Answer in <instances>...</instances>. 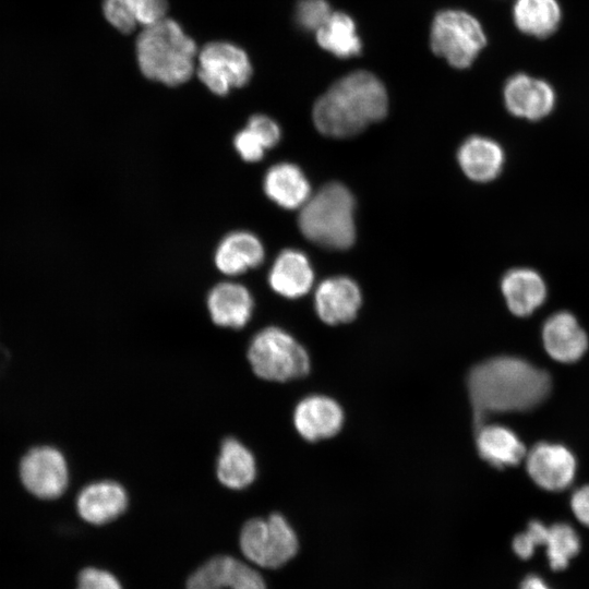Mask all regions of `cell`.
I'll return each instance as SVG.
<instances>
[{
  "label": "cell",
  "instance_id": "24",
  "mask_svg": "<svg viewBox=\"0 0 589 589\" xmlns=\"http://www.w3.org/2000/svg\"><path fill=\"white\" fill-rule=\"evenodd\" d=\"M513 15L522 33L544 38L558 27L561 9L556 0H516Z\"/></svg>",
  "mask_w": 589,
  "mask_h": 589
},
{
  "label": "cell",
  "instance_id": "1",
  "mask_svg": "<svg viewBox=\"0 0 589 589\" xmlns=\"http://www.w3.org/2000/svg\"><path fill=\"white\" fill-rule=\"evenodd\" d=\"M467 387L477 429L492 414L534 409L550 395L552 381L527 360L501 356L476 364Z\"/></svg>",
  "mask_w": 589,
  "mask_h": 589
},
{
  "label": "cell",
  "instance_id": "25",
  "mask_svg": "<svg viewBox=\"0 0 589 589\" xmlns=\"http://www.w3.org/2000/svg\"><path fill=\"white\" fill-rule=\"evenodd\" d=\"M318 45L339 58L359 55L361 41L352 19L341 12H333L327 22L316 32Z\"/></svg>",
  "mask_w": 589,
  "mask_h": 589
},
{
  "label": "cell",
  "instance_id": "8",
  "mask_svg": "<svg viewBox=\"0 0 589 589\" xmlns=\"http://www.w3.org/2000/svg\"><path fill=\"white\" fill-rule=\"evenodd\" d=\"M197 76L214 94L227 95L230 89L244 86L252 74L244 50L227 41L205 45L197 53Z\"/></svg>",
  "mask_w": 589,
  "mask_h": 589
},
{
  "label": "cell",
  "instance_id": "30",
  "mask_svg": "<svg viewBox=\"0 0 589 589\" xmlns=\"http://www.w3.org/2000/svg\"><path fill=\"white\" fill-rule=\"evenodd\" d=\"M325 0H301L296 11V20L301 28L317 32L332 15Z\"/></svg>",
  "mask_w": 589,
  "mask_h": 589
},
{
  "label": "cell",
  "instance_id": "27",
  "mask_svg": "<svg viewBox=\"0 0 589 589\" xmlns=\"http://www.w3.org/2000/svg\"><path fill=\"white\" fill-rule=\"evenodd\" d=\"M225 579L229 589H266L254 568L231 556H225Z\"/></svg>",
  "mask_w": 589,
  "mask_h": 589
},
{
  "label": "cell",
  "instance_id": "23",
  "mask_svg": "<svg viewBox=\"0 0 589 589\" xmlns=\"http://www.w3.org/2000/svg\"><path fill=\"white\" fill-rule=\"evenodd\" d=\"M216 474L223 485L233 490L244 489L256 477L255 458L241 442L228 437L220 446Z\"/></svg>",
  "mask_w": 589,
  "mask_h": 589
},
{
  "label": "cell",
  "instance_id": "31",
  "mask_svg": "<svg viewBox=\"0 0 589 589\" xmlns=\"http://www.w3.org/2000/svg\"><path fill=\"white\" fill-rule=\"evenodd\" d=\"M233 144L241 158L249 163L262 159L266 149L260 139L248 127L236 134Z\"/></svg>",
  "mask_w": 589,
  "mask_h": 589
},
{
  "label": "cell",
  "instance_id": "28",
  "mask_svg": "<svg viewBox=\"0 0 589 589\" xmlns=\"http://www.w3.org/2000/svg\"><path fill=\"white\" fill-rule=\"evenodd\" d=\"M549 527L540 520H531L526 530L515 536L512 542L514 553L521 560L533 556L537 548L544 546Z\"/></svg>",
  "mask_w": 589,
  "mask_h": 589
},
{
  "label": "cell",
  "instance_id": "9",
  "mask_svg": "<svg viewBox=\"0 0 589 589\" xmlns=\"http://www.w3.org/2000/svg\"><path fill=\"white\" fill-rule=\"evenodd\" d=\"M20 473L24 486L35 496L46 500L59 497L69 481L63 455L49 446L29 450L22 459Z\"/></svg>",
  "mask_w": 589,
  "mask_h": 589
},
{
  "label": "cell",
  "instance_id": "15",
  "mask_svg": "<svg viewBox=\"0 0 589 589\" xmlns=\"http://www.w3.org/2000/svg\"><path fill=\"white\" fill-rule=\"evenodd\" d=\"M128 506V495L118 482L104 480L85 486L76 498L79 515L93 525H104L120 516Z\"/></svg>",
  "mask_w": 589,
  "mask_h": 589
},
{
  "label": "cell",
  "instance_id": "2",
  "mask_svg": "<svg viewBox=\"0 0 589 589\" xmlns=\"http://www.w3.org/2000/svg\"><path fill=\"white\" fill-rule=\"evenodd\" d=\"M387 106L382 82L370 72L357 71L335 82L317 99L312 117L322 134L348 137L383 119Z\"/></svg>",
  "mask_w": 589,
  "mask_h": 589
},
{
  "label": "cell",
  "instance_id": "14",
  "mask_svg": "<svg viewBox=\"0 0 589 589\" xmlns=\"http://www.w3.org/2000/svg\"><path fill=\"white\" fill-rule=\"evenodd\" d=\"M342 422V409L326 396H309L297 405L293 412L298 433L309 442L334 436L341 429Z\"/></svg>",
  "mask_w": 589,
  "mask_h": 589
},
{
  "label": "cell",
  "instance_id": "35",
  "mask_svg": "<svg viewBox=\"0 0 589 589\" xmlns=\"http://www.w3.org/2000/svg\"><path fill=\"white\" fill-rule=\"evenodd\" d=\"M187 589H223L215 557L191 575Z\"/></svg>",
  "mask_w": 589,
  "mask_h": 589
},
{
  "label": "cell",
  "instance_id": "6",
  "mask_svg": "<svg viewBox=\"0 0 589 589\" xmlns=\"http://www.w3.org/2000/svg\"><path fill=\"white\" fill-rule=\"evenodd\" d=\"M485 41L480 23L465 11H442L433 20L431 48L454 68H468Z\"/></svg>",
  "mask_w": 589,
  "mask_h": 589
},
{
  "label": "cell",
  "instance_id": "20",
  "mask_svg": "<svg viewBox=\"0 0 589 589\" xmlns=\"http://www.w3.org/2000/svg\"><path fill=\"white\" fill-rule=\"evenodd\" d=\"M457 159L464 173L476 182H489L502 171L505 155L501 145L489 137H468L459 147Z\"/></svg>",
  "mask_w": 589,
  "mask_h": 589
},
{
  "label": "cell",
  "instance_id": "34",
  "mask_svg": "<svg viewBox=\"0 0 589 589\" xmlns=\"http://www.w3.org/2000/svg\"><path fill=\"white\" fill-rule=\"evenodd\" d=\"M137 24L151 26L166 19L167 0H134Z\"/></svg>",
  "mask_w": 589,
  "mask_h": 589
},
{
  "label": "cell",
  "instance_id": "16",
  "mask_svg": "<svg viewBox=\"0 0 589 589\" xmlns=\"http://www.w3.org/2000/svg\"><path fill=\"white\" fill-rule=\"evenodd\" d=\"M501 289L508 310L520 317L531 315L546 298L543 278L528 267L508 271L502 278Z\"/></svg>",
  "mask_w": 589,
  "mask_h": 589
},
{
  "label": "cell",
  "instance_id": "32",
  "mask_svg": "<svg viewBox=\"0 0 589 589\" xmlns=\"http://www.w3.org/2000/svg\"><path fill=\"white\" fill-rule=\"evenodd\" d=\"M247 127L260 139L266 149L274 147L280 140L279 125L267 116H252Z\"/></svg>",
  "mask_w": 589,
  "mask_h": 589
},
{
  "label": "cell",
  "instance_id": "33",
  "mask_svg": "<svg viewBox=\"0 0 589 589\" xmlns=\"http://www.w3.org/2000/svg\"><path fill=\"white\" fill-rule=\"evenodd\" d=\"M76 589H122L119 580L109 572L88 567L77 577Z\"/></svg>",
  "mask_w": 589,
  "mask_h": 589
},
{
  "label": "cell",
  "instance_id": "17",
  "mask_svg": "<svg viewBox=\"0 0 589 589\" xmlns=\"http://www.w3.org/2000/svg\"><path fill=\"white\" fill-rule=\"evenodd\" d=\"M313 280L314 274L308 256L294 249L280 252L268 273L272 289L289 299L308 293Z\"/></svg>",
  "mask_w": 589,
  "mask_h": 589
},
{
  "label": "cell",
  "instance_id": "36",
  "mask_svg": "<svg viewBox=\"0 0 589 589\" xmlns=\"http://www.w3.org/2000/svg\"><path fill=\"white\" fill-rule=\"evenodd\" d=\"M570 508L576 519L589 528V485L581 486L573 493Z\"/></svg>",
  "mask_w": 589,
  "mask_h": 589
},
{
  "label": "cell",
  "instance_id": "26",
  "mask_svg": "<svg viewBox=\"0 0 589 589\" xmlns=\"http://www.w3.org/2000/svg\"><path fill=\"white\" fill-rule=\"evenodd\" d=\"M549 566L554 572L568 567L570 561L581 549L580 537L567 522H556L549 527L545 541Z\"/></svg>",
  "mask_w": 589,
  "mask_h": 589
},
{
  "label": "cell",
  "instance_id": "10",
  "mask_svg": "<svg viewBox=\"0 0 589 589\" xmlns=\"http://www.w3.org/2000/svg\"><path fill=\"white\" fill-rule=\"evenodd\" d=\"M576 466L574 454L561 444L538 443L526 455L529 477L546 491L567 489L575 478Z\"/></svg>",
  "mask_w": 589,
  "mask_h": 589
},
{
  "label": "cell",
  "instance_id": "37",
  "mask_svg": "<svg viewBox=\"0 0 589 589\" xmlns=\"http://www.w3.org/2000/svg\"><path fill=\"white\" fill-rule=\"evenodd\" d=\"M519 589H552L550 585L539 575H527L520 582Z\"/></svg>",
  "mask_w": 589,
  "mask_h": 589
},
{
  "label": "cell",
  "instance_id": "29",
  "mask_svg": "<svg viewBox=\"0 0 589 589\" xmlns=\"http://www.w3.org/2000/svg\"><path fill=\"white\" fill-rule=\"evenodd\" d=\"M107 21L122 33H131L137 24L134 0H104Z\"/></svg>",
  "mask_w": 589,
  "mask_h": 589
},
{
  "label": "cell",
  "instance_id": "4",
  "mask_svg": "<svg viewBox=\"0 0 589 589\" xmlns=\"http://www.w3.org/2000/svg\"><path fill=\"white\" fill-rule=\"evenodd\" d=\"M356 203L351 192L339 182L325 184L303 204L299 228L313 243L332 250L351 247L356 238Z\"/></svg>",
  "mask_w": 589,
  "mask_h": 589
},
{
  "label": "cell",
  "instance_id": "22",
  "mask_svg": "<svg viewBox=\"0 0 589 589\" xmlns=\"http://www.w3.org/2000/svg\"><path fill=\"white\" fill-rule=\"evenodd\" d=\"M263 187L267 197L286 209L301 208L311 196L306 177L290 163L272 166L265 173Z\"/></svg>",
  "mask_w": 589,
  "mask_h": 589
},
{
  "label": "cell",
  "instance_id": "12",
  "mask_svg": "<svg viewBox=\"0 0 589 589\" xmlns=\"http://www.w3.org/2000/svg\"><path fill=\"white\" fill-rule=\"evenodd\" d=\"M359 286L346 276L323 280L315 290L314 306L318 317L329 325L352 321L361 306Z\"/></svg>",
  "mask_w": 589,
  "mask_h": 589
},
{
  "label": "cell",
  "instance_id": "3",
  "mask_svg": "<svg viewBox=\"0 0 589 589\" xmlns=\"http://www.w3.org/2000/svg\"><path fill=\"white\" fill-rule=\"evenodd\" d=\"M197 48L175 20L143 27L136 39V57L142 73L169 86L180 85L195 70Z\"/></svg>",
  "mask_w": 589,
  "mask_h": 589
},
{
  "label": "cell",
  "instance_id": "13",
  "mask_svg": "<svg viewBox=\"0 0 589 589\" xmlns=\"http://www.w3.org/2000/svg\"><path fill=\"white\" fill-rule=\"evenodd\" d=\"M542 342L548 354L555 361H578L588 349V336L574 314L561 311L552 314L543 324Z\"/></svg>",
  "mask_w": 589,
  "mask_h": 589
},
{
  "label": "cell",
  "instance_id": "5",
  "mask_svg": "<svg viewBox=\"0 0 589 589\" xmlns=\"http://www.w3.org/2000/svg\"><path fill=\"white\" fill-rule=\"evenodd\" d=\"M248 360L255 375L266 381L286 382L310 371L306 350L287 332L271 326L251 340Z\"/></svg>",
  "mask_w": 589,
  "mask_h": 589
},
{
  "label": "cell",
  "instance_id": "7",
  "mask_svg": "<svg viewBox=\"0 0 589 589\" xmlns=\"http://www.w3.org/2000/svg\"><path fill=\"white\" fill-rule=\"evenodd\" d=\"M240 548L255 565L277 568L296 555L298 538L284 516L272 514L266 519L253 518L244 524Z\"/></svg>",
  "mask_w": 589,
  "mask_h": 589
},
{
  "label": "cell",
  "instance_id": "11",
  "mask_svg": "<svg viewBox=\"0 0 589 589\" xmlns=\"http://www.w3.org/2000/svg\"><path fill=\"white\" fill-rule=\"evenodd\" d=\"M504 101L512 115L536 121L553 110L555 94L545 81L518 73L507 80Z\"/></svg>",
  "mask_w": 589,
  "mask_h": 589
},
{
  "label": "cell",
  "instance_id": "18",
  "mask_svg": "<svg viewBox=\"0 0 589 589\" xmlns=\"http://www.w3.org/2000/svg\"><path fill=\"white\" fill-rule=\"evenodd\" d=\"M207 309L215 324L221 327L241 328L252 315L253 298L244 286L225 281L209 291Z\"/></svg>",
  "mask_w": 589,
  "mask_h": 589
},
{
  "label": "cell",
  "instance_id": "19",
  "mask_svg": "<svg viewBox=\"0 0 589 589\" xmlns=\"http://www.w3.org/2000/svg\"><path fill=\"white\" fill-rule=\"evenodd\" d=\"M265 256L261 240L249 231L227 235L215 252V264L225 275L236 276L260 266Z\"/></svg>",
  "mask_w": 589,
  "mask_h": 589
},
{
  "label": "cell",
  "instance_id": "21",
  "mask_svg": "<svg viewBox=\"0 0 589 589\" xmlns=\"http://www.w3.org/2000/svg\"><path fill=\"white\" fill-rule=\"evenodd\" d=\"M476 432L478 453L493 467L516 466L527 455L526 446L518 435L504 425L483 423Z\"/></svg>",
  "mask_w": 589,
  "mask_h": 589
}]
</instances>
